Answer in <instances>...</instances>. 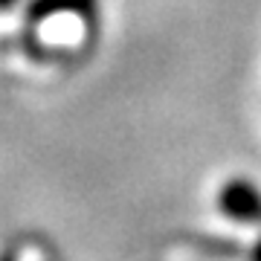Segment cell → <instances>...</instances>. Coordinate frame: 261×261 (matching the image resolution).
Returning <instances> with one entry per match:
<instances>
[{
	"label": "cell",
	"mask_w": 261,
	"mask_h": 261,
	"mask_svg": "<svg viewBox=\"0 0 261 261\" xmlns=\"http://www.w3.org/2000/svg\"><path fill=\"white\" fill-rule=\"evenodd\" d=\"M0 3H9V0H0Z\"/></svg>",
	"instance_id": "2"
},
{
	"label": "cell",
	"mask_w": 261,
	"mask_h": 261,
	"mask_svg": "<svg viewBox=\"0 0 261 261\" xmlns=\"http://www.w3.org/2000/svg\"><path fill=\"white\" fill-rule=\"evenodd\" d=\"M224 209L229 215H238V218H252L255 212H261V197L250 186L238 183L224 195Z\"/></svg>",
	"instance_id": "1"
}]
</instances>
